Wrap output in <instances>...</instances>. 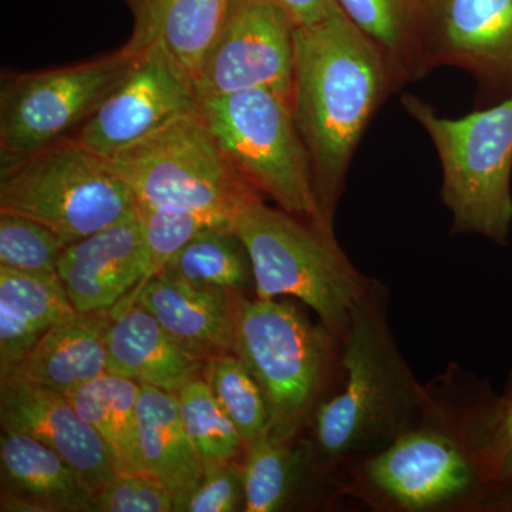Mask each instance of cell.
Here are the masks:
<instances>
[{
	"label": "cell",
	"instance_id": "27",
	"mask_svg": "<svg viewBox=\"0 0 512 512\" xmlns=\"http://www.w3.org/2000/svg\"><path fill=\"white\" fill-rule=\"evenodd\" d=\"M161 274L229 293L255 288L251 258L234 228L198 235L171 258Z\"/></svg>",
	"mask_w": 512,
	"mask_h": 512
},
{
	"label": "cell",
	"instance_id": "15",
	"mask_svg": "<svg viewBox=\"0 0 512 512\" xmlns=\"http://www.w3.org/2000/svg\"><path fill=\"white\" fill-rule=\"evenodd\" d=\"M429 66L460 67L485 86L512 89V0H440Z\"/></svg>",
	"mask_w": 512,
	"mask_h": 512
},
{
	"label": "cell",
	"instance_id": "31",
	"mask_svg": "<svg viewBox=\"0 0 512 512\" xmlns=\"http://www.w3.org/2000/svg\"><path fill=\"white\" fill-rule=\"evenodd\" d=\"M69 242L52 228L15 212L0 211V266L32 274H56Z\"/></svg>",
	"mask_w": 512,
	"mask_h": 512
},
{
	"label": "cell",
	"instance_id": "5",
	"mask_svg": "<svg viewBox=\"0 0 512 512\" xmlns=\"http://www.w3.org/2000/svg\"><path fill=\"white\" fill-rule=\"evenodd\" d=\"M234 231L251 258L256 298L298 299L333 335L345 338L373 278L350 262L335 234L264 200L238 212Z\"/></svg>",
	"mask_w": 512,
	"mask_h": 512
},
{
	"label": "cell",
	"instance_id": "11",
	"mask_svg": "<svg viewBox=\"0 0 512 512\" xmlns=\"http://www.w3.org/2000/svg\"><path fill=\"white\" fill-rule=\"evenodd\" d=\"M295 29L274 0H234L195 77L200 100L265 89L291 103Z\"/></svg>",
	"mask_w": 512,
	"mask_h": 512
},
{
	"label": "cell",
	"instance_id": "14",
	"mask_svg": "<svg viewBox=\"0 0 512 512\" xmlns=\"http://www.w3.org/2000/svg\"><path fill=\"white\" fill-rule=\"evenodd\" d=\"M146 244L138 210L64 249L57 264L79 313H107L146 272Z\"/></svg>",
	"mask_w": 512,
	"mask_h": 512
},
{
	"label": "cell",
	"instance_id": "18",
	"mask_svg": "<svg viewBox=\"0 0 512 512\" xmlns=\"http://www.w3.org/2000/svg\"><path fill=\"white\" fill-rule=\"evenodd\" d=\"M205 360L181 348L143 306L110 316L107 372L177 393L202 375Z\"/></svg>",
	"mask_w": 512,
	"mask_h": 512
},
{
	"label": "cell",
	"instance_id": "22",
	"mask_svg": "<svg viewBox=\"0 0 512 512\" xmlns=\"http://www.w3.org/2000/svg\"><path fill=\"white\" fill-rule=\"evenodd\" d=\"M2 491L28 498L43 512H96L94 494L59 454L28 434L2 429Z\"/></svg>",
	"mask_w": 512,
	"mask_h": 512
},
{
	"label": "cell",
	"instance_id": "30",
	"mask_svg": "<svg viewBox=\"0 0 512 512\" xmlns=\"http://www.w3.org/2000/svg\"><path fill=\"white\" fill-rule=\"evenodd\" d=\"M175 394L185 430L204 463L244 456V439L204 377H194Z\"/></svg>",
	"mask_w": 512,
	"mask_h": 512
},
{
	"label": "cell",
	"instance_id": "13",
	"mask_svg": "<svg viewBox=\"0 0 512 512\" xmlns=\"http://www.w3.org/2000/svg\"><path fill=\"white\" fill-rule=\"evenodd\" d=\"M0 421L59 454L94 495L117 474L104 441L59 390L0 376Z\"/></svg>",
	"mask_w": 512,
	"mask_h": 512
},
{
	"label": "cell",
	"instance_id": "35",
	"mask_svg": "<svg viewBox=\"0 0 512 512\" xmlns=\"http://www.w3.org/2000/svg\"><path fill=\"white\" fill-rule=\"evenodd\" d=\"M483 512H512V493L491 495L484 503Z\"/></svg>",
	"mask_w": 512,
	"mask_h": 512
},
{
	"label": "cell",
	"instance_id": "8",
	"mask_svg": "<svg viewBox=\"0 0 512 512\" xmlns=\"http://www.w3.org/2000/svg\"><path fill=\"white\" fill-rule=\"evenodd\" d=\"M0 211L52 228L69 244L137 211L109 158L64 138L18 158H2Z\"/></svg>",
	"mask_w": 512,
	"mask_h": 512
},
{
	"label": "cell",
	"instance_id": "26",
	"mask_svg": "<svg viewBox=\"0 0 512 512\" xmlns=\"http://www.w3.org/2000/svg\"><path fill=\"white\" fill-rule=\"evenodd\" d=\"M241 467L247 512L284 510L302 473H315L303 439L281 440L271 434L245 446Z\"/></svg>",
	"mask_w": 512,
	"mask_h": 512
},
{
	"label": "cell",
	"instance_id": "33",
	"mask_svg": "<svg viewBox=\"0 0 512 512\" xmlns=\"http://www.w3.org/2000/svg\"><path fill=\"white\" fill-rule=\"evenodd\" d=\"M97 512H171L174 495L144 471L117 473L94 495Z\"/></svg>",
	"mask_w": 512,
	"mask_h": 512
},
{
	"label": "cell",
	"instance_id": "29",
	"mask_svg": "<svg viewBox=\"0 0 512 512\" xmlns=\"http://www.w3.org/2000/svg\"><path fill=\"white\" fill-rule=\"evenodd\" d=\"M201 376L229 419L234 421L245 446L271 433V417L264 394L235 353L208 357Z\"/></svg>",
	"mask_w": 512,
	"mask_h": 512
},
{
	"label": "cell",
	"instance_id": "21",
	"mask_svg": "<svg viewBox=\"0 0 512 512\" xmlns=\"http://www.w3.org/2000/svg\"><path fill=\"white\" fill-rule=\"evenodd\" d=\"M77 313L57 272L0 266V375L15 369L47 330Z\"/></svg>",
	"mask_w": 512,
	"mask_h": 512
},
{
	"label": "cell",
	"instance_id": "19",
	"mask_svg": "<svg viewBox=\"0 0 512 512\" xmlns=\"http://www.w3.org/2000/svg\"><path fill=\"white\" fill-rule=\"evenodd\" d=\"M133 30L124 47L140 53L161 46L195 80L234 0H120Z\"/></svg>",
	"mask_w": 512,
	"mask_h": 512
},
{
	"label": "cell",
	"instance_id": "2",
	"mask_svg": "<svg viewBox=\"0 0 512 512\" xmlns=\"http://www.w3.org/2000/svg\"><path fill=\"white\" fill-rule=\"evenodd\" d=\"M338 386L319 404L305 439L313 471L342 495L353 467L417 424L426 389L389 325V289L373 278L342 339Z\"/></svg>",
	"mask_w": 512,
	"mask_h": 512
},
{
	"label": "cell",
	"instance_id": "10",
	"mask_svg": "<svg viewBox=\"0 0 512 512\" xmlns=\"http://www.w3.org/2000/svg\"><path fill=\"white\" fill-rule=\"evenodd\" d=\"M136 57L123 45L70 66L3 74L0 156H29L72 136L119 86Z\"/></svg>",
	"mask_w": 512,
	"mask_h": 512
},
{
	"label": "cell",
	"instance_id": "16",
	"mask_svg": "<svg viewBox=\"0 0 512 512\" xmlns=\"http://www.w3.org/2000/svg\"><path fill=\"white\" fill-rule=\"evenodd\" d=\"M427 384L473 448L487 498L512 493V369L500 396L456 363Z\"/></svg>",
	"mask_w": 512,
	"mask_h": 512
},
{
	"label": "cell",
	"instance_id": "28",
	"mask_svg": "<svg viewBox=\"0 0 512 512\" xmlns=\"http://www.w3.org/2000/svg\"><path fill=\"white\" fill-rule=\"evenodd\" d=\"M138 217L143 227L146 244V272L136 289H133L113 309L109 315L126 311L136 303L138 293L164 271L171 258L198 235L212 229L234 228L237 214L225 211H200L177 207H140Z\"/></svg>",
	"mask_w": 512,
	"mask_h": 512
},
{
	"label": "cell",
	"instance_id": "25",
	"mask_svg": "<svg viewBox=\"0 0 512 512\" xmlns=\"http://www.w3.org/2000/svg\"><path fill=\"white\" fill-rule=\"evenodd\" d=\"M140 392L136 380L106 372L64 393L106 444L117 473L143 471L137 443Z\"/></svg>",
	"mask_w": 512,
	"mask_h": 512
},
{
	"label": "cell",
	"instance_id": "34",
	"mask_svg": "<svg viewBox=\"0 0 512 512\" xmlns=\"http://www.w3.org/2000/svg\"><path fill=\"white\" fill-rule=\"evenodd\" d=\"M291 16L296 26L309 25L325 19L336 8V0H274Z\"/></svg>",
	"mask_w": 512,
	"mask_h": 512
},
{
	"label": "cell",
	"instance_id": "4",
	"mask_svg": "<svg viewBox=\"0 0 512 512\" xmlns=\"http://www.w3.org/2000/svg\"><path fill=\"white\" fill-rule=\"evenodd\" d=\"M417 424L349 471L343 497L379 512H481L488 490L473 448L427 384Z\"/></svg>",
	"mask_w": 512,
	"mask_h": 512
},
{
	"label": "cell",
	"instance_id": "1",
	"mask_svg": "<svg viewBox=\"0 0 512 512\" xmlns=\"http://www.w3.org/2000/svg\"><path fill=\"white\" fill-rule=\"evenodd\" d=\"M399 86L383 50L339 6L319 22L296 26L293 119L311 158L320 215L332 231L353 154Z\"/></svg>",
	"mask_w": 512,
	"mask_h": 512
},
{
	"label": "cell",
	"instance_id": "7",
	"mask_svg": "<svg viewBox=\"0 0 512 512\" xmlns=\"http://www.w3.org/2000/svg\"><path fill=\"white\" fill-rule=\"evenodd\" d=\"M229 164L262 197L329 234L316 200L311 158L289 101L254 89L207 97L198 106Z\"/></svg>",
	"mask_w": 512,
	"mask_h": 512
},
{
	"label": "cell",
	"instance_id": "24",
	"mask_svg": "<svg viewBox=\"0 0 512 512\" xmlns=\"http://www.w3.org/2000/svg\"><path fill=\"white\" fill-rule=\"evenodd\" d=\"M392 63L400 84L430 72L429 47L440 0H336Z\"/></svg>",
	"mask_w": 512,
	"mask_h": 512
},
{
	"label": "cell",
	"instance_id": "20",
	"mask_svg": "<svg viewBox=\"0 0 512 512\" xmlns=\"http://www.w3.org/2000/svg\"><path fill=\"white\" fill-rule=\"evenodd\" d=\"M109 328V313H77L47 330L25 359L5 375L69 392L107 372Z\"/></svg>",
	"mask_w": 512,
	"mask_h": 512
},
{
	"label": "cell",
	"instance_id": "3",
	"mask_svg": "<svg viewBox=\"0 0 512 512\" xmlns=\"http://www.w3.org/2000/svg\"><path fill=\"white\" fill-rule=\"evenodd\" d=\"M235 353L264 394L271 436L301 439L338 386L342 339L289 301L235 293Z\"/></svg>",
	"mask_w": 512,
	"mask_h": 512
},
{
	"label": "cell",
	"instance_id": "17",
	"mask_svg": "<svg viewBox=\"0 0 512 512\" xmlns=\"http://www.w3.org/2000/svg\"><path fill=\"white\" fill-rule=\"evenodd\" d=\"M234 295L160 274L141 289L136 303L150 312L181 348L207 360L232 352Z\"/></svg>",
	"mask_w": 512,
	"mask_h": 512
},
{
	"label": "cell",
	"instance_id": "9",
	"mask_svg": "<svg viewBox=\"0 0 512 512\" xmlns=\"http://www.w3.org/2000/svg\"><path fill=\"white\" fill-rule=\"evenodd\" d=\"M140 207L238 214L261 194L222 153L200 110L109 158Z\"/></svg>",
	"mask_w": 512,
	"mask_h": 512
},
{
	"label": "cell",
	"instance_id": "12",
	"mask_svg": "<svg viewBox=\"0 0 512 512\" xmlns=\"http://www.w3.org/2000/svg\"><path fill=\"white\" fill-rule=\"evenodd\" d=\"M200 97L194 79L161 46L137 53L133 66L70 140L111 158L195 113Z\"/></svg>",
	"mask_w": 512,
	"mask_h": 512
},
{
	"label": "cell",
	"instance_id": "23",
	"mask_svg": "<svg viewBox=\"0 0 512 512\" xmlns=\"http://www.w3.org/2000/svg\"><path fill=\"white\" fill-rule=\"evenodd\" d=\"M137 443L144 473L160 480L174 503L201 480L204 461L185 430L177 394L141 384Z\"/></svg>",
	"mask_w": 512,
	"mask_h": 512
},
{
	"label": "cell",
	"instance_id": "6",
	"mask_svg": "<svg viewBox=\"0 0 512 512\" xmlns=\"http://www.w3.org/2000/svg\"><path fill=\"white\" fill-rule=\"evenodd\" d=\"M404 110L424 128L440 158L441 200L451 235H480L505 245L512 227V96L460 119L439 116L413 94Z\"/></svg>",
	"mask_w": 512,
	"mask_h": 512
},
{
	"label": "cell",
	"instance_id": "32",
	"mask_svg": "<svg viewBox=\"0 0 512 512\" xmlns=\"http://www.w3.org/2000/svg\"><path fill=\"white\" fill-rule=\"evenodd\" d=\"M229 461H205L198 484L180 500L177 512H234L244 510L245 490L241 464Z\"/></svg>",
	"mask_w": 512,
	"mask_h": 512
}]
</instances>
